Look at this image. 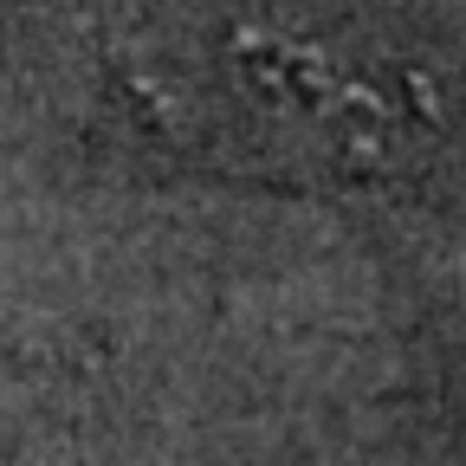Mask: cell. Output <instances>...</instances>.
Returning <instances> with one entry per match:
<instances>
[{"label":"cell","mask_w":466,"mask_h":466,"mask_svg":"<svg viewBox=\"0 0 466 466\" xmlns=\"http://www.w3.org/2000/svg\"><path fill=\"white\" fill-rule=\"evenodd\" d=\"M168 104L233 162L395 182L466 149V52L401 14L227 20L201 66L168 85Z\"/></svg>","instance_id":"cell-1"}]
</instances>
